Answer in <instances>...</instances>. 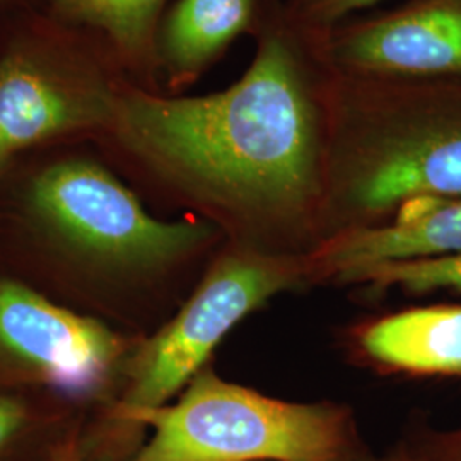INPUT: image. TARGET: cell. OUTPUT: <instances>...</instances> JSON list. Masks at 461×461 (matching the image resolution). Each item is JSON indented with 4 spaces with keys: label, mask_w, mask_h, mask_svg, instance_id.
I'll return each mask as SVG.
<instances>
[{
    "label": "cell",
    "mask_w": 461,
    "mask_h": 461,
    "mask_svg": "<svg viewBox=\"0 0 461 461\" xmlns=\"http://www.w3.org/2000/svg\"><path fill=\"white\" fill-rule=\"evenodd\" d=\"M122 140L166 176L219 203L287 211L316 185V129L294 59L268 40L222 93L113 103Z\"/></svg>",
    "instance_id": "1"
},
{
    "label": "cell",
    "mask_w": 461,
    "mask_h": 461,
    "mask_svg": "<svg viewBox=\"0 0 461 461\" xmlns=\"http://www.w3.org/2000/svg\"><path fill=\"white\" fill-rule=\"evenodd\" d=\"M154 429L135 461H339L344 419L197 373L169 407L137 415Z\"/></svg>",
    "instance_id": "2"
},
{
    "label": "cell",
    "mask_w": 461,
    "mask_h": 461,
    "mask_svg": "<svg viewBox=\"0 0 461 461\" xmlns=\"http://www.w3.org/2000/svg\"><path fill=\"white\" fill-rule=\"evenodd\" d=\"M34 214L66 243L120 267H154L197 247L209 230L163 222L101 166L72 159L43 169L32 185Z\"/></svg>",
    "instance_id": "3"
},
{
    "label": "cell",
    "mask_w": 461,
    "mask_h": 461,
    "mask_svg": "<svg viewBox=\"0 0 461 461\" xmlns=\"http://www.w3.org/2000/svg\"><path fill=\"white\" fill-rule=\"evenodd\" d=\"M285 285V274L264 262L230 257L215 265L176 318L142 348L122 413L133 420L163 407L243 316Z\"/></svg>",
    "instance_id": "4"
},
{
    "label": "cell",
    "mask_w": 461,
    "mask_h": 461,
    "mask_svg": "<svg viewBox=\"0 0 461 461\" xmlns=\"http://www.w3.org/2000/svg\"><path fill=\"white\" fill-rule=\"evenodd\" d=\"M0 348L50 386L83 396L112 376L123 342L95 318L59 308L17 282H0Z\"/></svg>",
    "instance_id": "5"
},
{
    "label": "cell",
    "mask_w": 461,
    "mask_h": 461,
    "mask_svg": "<svg viewBox=\"0 0 461 461\" xmlns=\"http://www.w3.org/2000/svg\"><path fill=\"white\" fill-rule=\"evenodd\" d=\"M352 197L366 211L390 209L407 198L461 197V123L386 142L361 167Z\"/></svg>",
    "instance_id": "6"
},
{
    "label": "cell",
    "mask_w": 461,
    "mask_h": 461,
    "mask_svg": "<svg viewBox=\"0 0 461 461\" xmlns=\"http://www.w3.org/2000/svg\"><path fill=\"white\" fill-rule=\"evenodd\" d=\"M112 113L113 103L74 93L28 57L9 55L0 62V154L7 158Z\"/></svg>",
    "instance_id": "7"
},
{
    "label": "cell",
    "mask_w": 461,
    "mask_h": 461,
    "mask_svg": "<svg viewBox=\"0 0 461 461\" xmlns=\"http://www.w3.org/2000/svg\"><path fill=\"white\" fill-rule=\"evenodd\" d=\"M346 55L381 70L461 72V11L438 7L388 19L352 38Z\"/></svg>",
    "instance_id": "8"
},
{
    "label": "cell",
    "mask_w": 461,
    "mask_h": 461,
    "mask_svg": "<svg viewBox=\"0 0 461 461\" xmlns=\"http://www.w3.org/2000/svg\"><path fill=\"white\" fill-rule=\"evenodd\" d=\"M461 253V200L436 203L393 226L344 234L318 253V262L337 276L367 265Z\"/></svg>",
    "instance_id": "9"
},
{
    "label": "cell",
    "mask_w": 461,
    "mask_h": 461,
    "mask_svg": "<svg viewBox=\"0 0 461 461\" xmlns=\"http://www.w3.org/2000/svg\"><path fill=\"white\" fill-rule=\"evenodd\" d=\"M363 346L369 356L393 367L461 375V306L388 316L366 330Z\"/></svg>",
    "instance_id": "10"
},
{
    "label": "cell",
    "mask_w": 461,
    "mask_h": 461,
    "mask_svg": "<svg viewBox=\"0 0 461 461\" xmlns=\"http://www.w3.org/2000/svg\"><path fill=\"white\" fill-rule=\"evenodd\" d=\"M249 0H180L167 19L165 53L178 74H192L247 26Z\"/></svg>",
    "instance_id": "11"
},
{
    "label": "cell",
    "mask_w": 461,
    "mask_h": 461,
    "mask_svg": "<svg viewBox=\"0 0 461 461\" xmlns=\"http://www.w3.org/2000/svg\"><path fill=\"white\" fill-rule=\"evenodd\" d=\"M72 21L96 26L120 49L137 51L148 41L165 0H51Z\"/></svg>",
    "instance_id": "12"
},
{
    "label": "cell",
    "mask_w": 461,
    "mask_h": 461,
    "mask_svg": "<svg viewBox=\"0 0 461 461\" xmlns=\"http://www.w3.org/2000/svg\"><path fill=\"white\" fill-rule=\"evenodd\" d=\"M340 279L371 282L378 287L402 285L411 291L461 289V253L367 265L347 270Z\"/></svg>",
    "instance_id": "13"
},
{
    "label": "cell",
    "mask_w": 461,
    "mask_h": 461,
    "mask_svg": "<svg viewBox=\"0 0 461 461\" xmlns=\"http://www.w3.org/2000/svg\"><path fill=\"white\" fill-rule=\"evenodd\" d=\"M26 419V411L23 403H19L11 396L0 395V451L11 443L23 428Z\"/></svg>",
    "instance_id": "14"
},
{
    "label": "cell",
    "mask_w": 461,
    "mask_h": 461,
    "mask_svg": "<svg viewBox=\"0 0 461 461\" xmlns=\"http://www.w3.org/2000/svg\"><path fill=\"white\" fill-rule=\"evenodd\" d=\"M373 2H378V0H330V11L331 14H346L352 9L369 5Z\"/></svg>",
    "instance_id": "15"
},
{
    "label": "cell",
    "mask_w": 461,
    "mask_h": 461,
    "mask_svg": "<svg viewBox=\"0 0 461 461\" xmlns=\"http://www.w3.org/2000/svg\"><path fill=\"white\" fill-rule=\"evenodd\" d=\"M7 156H4V154H0V173H2V169H4V166H5V163H7Z\"/></svg>",
    "instance_id": "16"
},
{
    "label": "cell",
    "mask_w": 461,
    "mask_h": 461,
    "mask_svg": "<svg viewBox=\"0 0 461 461\" xmlns=\"http://www.w3.org/2000/svg\"><path fill=\"white\" fill-rule=\"evenodd\" d=\"M59 461H81V460H77V458H76V456H70V455H68V456H62V458H60V460Z\"/></svg>",
    "instance_id": "17"
}]
</instances>
